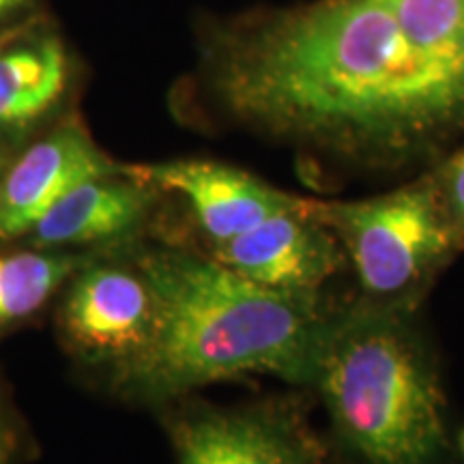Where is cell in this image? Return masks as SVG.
<instances>
[{"label": "cell", "instance_id": "cell-1", "mask_svg": "<svg viewBox=\"0 0 464 464\" xmlns=\"http://www.w3.org/2000/svg\"><path fill=\"white\" fill-rule=\"evenodd\" d=\"M218 102L243 125L365 170L464 147V0H314L218 45Z\"/></svg>", "mask_w": 464, "mask_h": 464}, {"label": "cell", "instance_id": "cell-2", "mask_svg": "<svg viewBox=\"0 0 464 464\" xmlns=\"http://www.w3.org/2000/svg\"><path fill=\"white\" fill-rule=\"evenodd\" d=\"M136 265L153 290L155 324L147 346L119 368L127 393L161 402L256 374L314 385L338 312L323 297L260 286L181 247L149 249Z\"/></svg>", "mask_w": 464, "mask_h": 464}, {"label": "cell", "instance_id": "cell-3", "mask_svg": "<svg viewBox=\"0 0 464 464\" xmlns=\"http://www.w3.org/2000/svg\"><path fill=\"white\" fill-rule=\"evenodd\" d=\"M417 305L362 299L335 312L312 390L359 464H458L448 396Z\"/></svg>", "mask_w": 464, "mask_h": 464}, {"label": "cell", "instance_id": "cell-4", "mask_svg": "<svg viewBox=\"0 0 464 464\" xmlns=\"http://www.w3.org/2000/svg\"><path fill=\"white\" fill-rule=\"evenodd\" d=\"M314 213L374 304L417 305L464 249L430 174L372 198L314 200Z\"/></svg>", "mask_w": 464, "mask_h": 464}, {"label": "cell", "instance_id": "cell-5", "mask_svg": "<svg viewBox=\"0 0 464 464\" xmlns=\"http://www.w3.org/2000/svg\"><path fill=\"white\" fill-rule=\"evenodd\" d=\"M179 464H332L334 450L290 400L200 409L172 426Z\"/></svg>", "mask_w": 464, "mask_h": 464}, {"label": "cell", "instance_id": "cell-6", "mask_svg": "<svg viewBox=\"0 0 464 464\" xmlns=\"http://www.w3.org/2000/svg\"><path fill=\"white\" fill-rule=\"evenodd\" d=\"M155 297L140 266L92 263L69 277L61 329L84 359L125 365L147 346Z\"/></svg>", "mask_w": 464, "mask_h": 464}, {"label": "cell", "instance_id": "cell-7", "mask_svg": "<svg viewBox=\"0 0 464 464\" xmlns=\"http://www.w3.org/2000/svg\"><path fill=\"white\" fill-rule=\"evenodd\" d=\"M211 256L260 286L297 297H323L324 284L348 265L338 237L314 213V198L213 246Z\"/></svg>", "mask_w": 464, "mask_h": 464}, {"label": "cell", "instance_id": "cell-8", "mask_svg": "<svg viewBox=\"0 0 464 464\" xmlns=\"http://www.w3.org/2000/svg\"><path fill=\"white\" fill-rule=\"evenodd\" d=\"M123 170L160 191L183 196L211 247L235 239L304 200L241 168L208 160L123 166Z\"/></svg>", "mask_w": 464, "mask_h": 464}, {"label": "cell", "instance_id": "cell-9", "mask_svg": "<svg viewBox=\"0 0 464 464\" xmlns=\"http://www.w3.org/2000/svg\"><path fill=\"white\" fill-rule=\"evenodd\" d=\"M121 168L78 121L54 127L22 150L0 179V241L26 237L58 200Z\"/></svg>", "mask_w": 464, "mask_h": 464}, {"label": "cell", "instance_id": "cell-10", "mask_svg": "<svg viewBox=\"0 0 464 464\" xmlns=\"http://www.w3.org/2000/svg\"><path fill=\"white\" fill-rule=\"evenodd\" d=\"M160 189L123 166L69 191L34 224L26 239L39 249H61L123 239L144 224Z\"/></svg>", "mask_w": 464, "mask_h": 464}, {"label": "cell", "instance_id": "cell-11", "mask_svg": "<svg viewBox=\"0 0 464 464\" xmlns=\"http://www.w3.org/2000/svg\"><path fill=\"white\" fill-rule=\"evenodd\" d=\"M72 80L65 44L54 33L0 42V144L26 136L61 108Z\"/></svg>", "mask_w": 464, "mask_h": 464}, {"label": "cell", "instance_id": "cell-12", "mask_svg": "<svg viewBox=\"0 0 464 464\" xmlns=\"http://www.w3.org/2000/svg\"><path fill=\"white\" fill-rule=\"evenodd\" d=\"M84 263L61 249L0 254V332L42 310Z\"/></svg>", "mask_w": 464, "mask_h": 464}, {"label": "cell", "instance_id": "cell-13", "mask_svg": "<svg viewBox=\"0 0 464 464\" xmlns=\"http://www.w3.org/2000/svg\"><path fill=\"white\" fill-rule=\"evenodd\" d=\"M430 177L451 224L464 239V147L434 166Z\"/></svg>", "mask_w": 464, "mask_h": 464}, {"label": "cell", "instance_id": "cell-14", "mask_svg": "<svg viewBox=\"0 0 464 464\" xmlns=\"http://www.w3.org/2000/svg\"><path fill=\"white\" fill-rule=\"evenodd\" d=\"M28 3L31 0H0V26L9 22L15 14H20Z\"/></svg>", "mask_w": 464, "mask_h": 464}, {"label": "cell", "instance_id": "cell-15", "mask_svg": "<svg viewBox=\"0 0 464 464\" xmlns=\"http://www.w3.org/2000/svg\"><path fill=\"white\" fill-rule=\"evenodd\" d=\"M456 450H458V458H460V464H464V428L456 437Z\"/></svg>", "mask_w": 464, "mask_h": 464}, {"label": "cell", "instance_id": "cell-16", "mask_svg": "<svg viewBox=\"0 0 464 464\" xmlns=\"http://www.w3.org/2000/svg\"><path fill=\"white\" fill-rule=\"evenodd\" d=\"M7 164H9V155H7V149H5L3 144H0V179H3V174H5V168H7Z\"/></svg>", "mask_w": 464, "mask_h": 464}, {"label": "cell", "instance_id": "cell-17", "mask_svg": "<svg viewBox=\"0 0 464 464\" xmlns=\"http://www.w3.org/2000/svg\"><path fill=\"white\" fill-rule=\"evenodd\" d=\"M5 460V450H3V440H0V464Z\"/></svg>", "mask_w": 464, "mask_h": 464}]
</instances>
